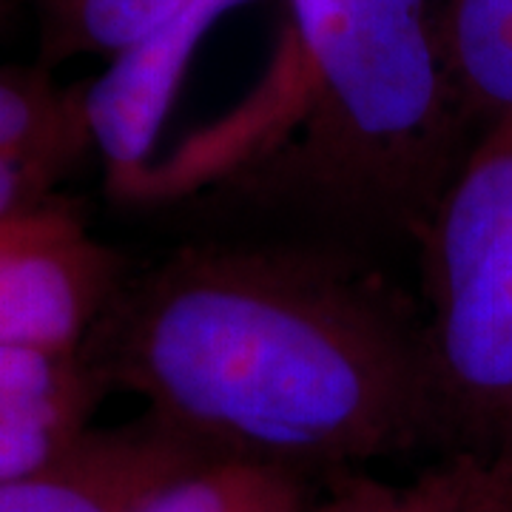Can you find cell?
I'll list each match as a JSON object with an SVG mask.
<instances>
[{
  "instance_id": "10",
  "label": "cell",
  "mask_w": 512,
  "mask_h": 512,
  "mask_svg": "<svg viewBox=\"0 0 512 512\" xmlns=\"http://www.w3.org/2000/svg\"><path fill=\"white\" fill-rule=\"evenodd\" d=\"M316 478L279 464L197 456L165 476L137 512H308Z\"/></svg>"
},
{
  "instance_id": "14",
  "label": "cell",
  "mask_w": 512,
  "mask_h": 512,
  "mask_svg": "<svg viewBox=\"0 0 512 512\" xmlns=\"http://www.w3.org/2000/svg\"><path fill=\"white\" fill-rule=\"evenodd\" d=\"M6 9H9V0H0V20L6 15Z\"/></svg>"
},
{
  "instance_id": "4",
  "label": "cell",
  "mask_w": 512,
  "mask_h": 512,
  "mask_svg": "<svg viewBox=\"0 0 512 512\" xmlns=\"http://www.w3.org/2000/svg\"><path fill=\"white\" fill-rule=\"evenodd\" d=\"M128 268L69 200L0 231V348L80 350Z\"/></svg>"
},
{
  "instance_id": "12",
  "label": "cell",
  "mask_w": 512,
  "mask_h": 512,
  "mask_svg": "<svg viewBox=\"0 0 512 512\" xmlns=\"http://www.w3.org/2000/svg\"><path fill=\"white\" fill-rule=\"evenodd\" d=\"M188 0H37L46 66L80 55H120L154 35Z\"/></svg>"
},
{
  "instance_id": "1",
  "label": "cell",
  "mask_w": 512,
  "mask_h": 512,
  "mask_svg": "<svg viewBox=\"0 0 512 512\" xmlns=\"http://www.w3.org/2000/svg\"><path fill=\"white\" fill-rule=\"evenodd\" d=\"M83 356L200 456L319 481L444 453L419 293L384 256L339 242L185 239L128 271Z\"/></svg>"
},
{
  "instance_id": "5",
  "label": "cell",
  "mask_w": 512,
  "mask_h": 512,
  "mask_svg": "<svg viewBox=\"0 0 512 512\" xmlns=\"http://www.w3.org/2000/svg\"><path fill=\"white\" fill-rule=\"evenodd\" d=\"M242 0H188L154 35L114 55L111 66L83 86L92 146L103 154L114 197L131 200L146 180V157L185 66L202 35Z\"/></svg>"
},
{
  "instance_id": "9",
  "label": "cell",
  "mask_w": 512,
  "mask_h": 512,
  "mask_svg": "<svg viewBox=\"0 0 512 512\" xmlns=\"http://www.w3.org/2000/svg\"><path fill=\"white\" fill-rule=\"evenodd\" d=\"M441 49L473 134L512 117V0H441Z\"/></svg>"
},
{
  "instance_id": "7",
  "label": "cell",
  "mask_w": 512,
  "mask_h": 512,
  "mask_svg": "<svg viewBox=\"0 0 512 512\" xmlns=\"http://www.w3.org/2000/svg\"><path fill=\"white\" fill-rule=\"evenodd\" d=\"M106 396L83 348H0V481L63 461L94 430Z\"/></svg>"
},
{
  "instance_id": "6",
  "label": "cell",
  "mask_w": 512,
  "mask_h": 512,
  "mask_svg": "<svg viewBox=\"0 0 512 512\" xmlns=\"http://www.w3.org/2000/svg\"><path fill=\"white\" fill-rule=\"evenodd\" d=\"M200 453L140 416L97 430L35 476L0 481V512H137L165 476Z\"/></svg>"
},
{
  "instance_id": "2",
  "label": "cell",
  "mask_w": 512,
  "mask_h": 512,
  "mask_svg": "<svg viewBox=\"0 0 512 512\" xmlns=\"http://www.w3.org/2000/svg\"><path fill=\"white\" fill-rule=\"evenodd\" d=\"M288 3L276 134L220 180L214 208L265 234L416 251L476 140L441 49V0Z\"/></svg>"
},
{
  "instance_id": "13",
  "label": "cell",
  "mask_w": 512,
  "mask_h": 512,
  "mask_svg": "<svg viewBox=\"0 0 512 512\" xmlns=\"http://www.w3.org/2000/svg\"><path fill=\"white\" fill-rule=\"evenodd\" d=\"M63 177L66 171L57 165L0 157V225L29 217L60 200L55 185Z\"/></svg>"
},
{
  "instance_id": "8",
  "label": "cell",
  "mask_w": 512,
  "mask_h": 512,
  "mask_svg": "<svg viewBox=\"0 0 512 512\" xmlns=\"http://www.w3.org/2000/svg\"><path fill=\"white\" fill-rule=\"evenodd\" d=\"M308 512H512V456L450 450L404 481L342 470L316 481Z\"/></svg>"
},
{
  "instance_id": "15",
  "label": "cell",
  "mask_w": 512,
  "mask_h": 512,
  "mask_svg": "<svg viewBox=\"0 0 512 512\" xmlns=\"http://www.w3.org/2000/svg\"><path fill=\"white\" fill-rule=\"evenodd\" d=\"M20 220H23V217H20ZM12 222H18V220H12ZM12 222H6V225H0V231H6V228H9Z\"/></svg>"
},
{
  "instance_id": "3",
  "label": "cell",
  "mask_w": 512,
  "mask_h": 512,
  "mask_svg": "<svg viewBox=\"0 0 512 512\" xmlns=\"http://www.w3.org/2000/svg\"><path fill=\"white\" fill-rule=\"evenodd\" d=\"M416 259L444 453L512 456V117L473 140Z\"/></svg>"
},
{
  "instance_id": "11",
  "label": "cell",
  "mask_w": 512,
  "mask_h": 512,
  "mask_svg": "<svg viewBox=\"0 0 512 512\" xmlns=\"http://www.w3.org/2000/svg\"><path fill=\"white\" fill-rule=\"evenodd\" d=\"M92 146L83 86L60 89L43 69H0V157L69 171Z\"/></svg>"
}]
</instances>
